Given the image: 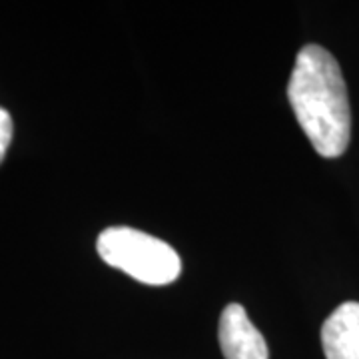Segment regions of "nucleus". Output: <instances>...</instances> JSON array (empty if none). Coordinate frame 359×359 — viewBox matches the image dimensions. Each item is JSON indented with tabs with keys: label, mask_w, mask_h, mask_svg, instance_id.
I'll list each match as a JSON object with an SVG mask.
<instances>
[{
	"label": "nucleus",
	"mask_w": 359,
	"mask_h": 359,
	"mask_svg": "<svg viewBox=\"0 0 359 359\" xmlns=\"http://www.w3.org/2000/svg\"><path fill=\"white\" fill-rule=\"evenodd\" d=\"M287 98L304 134L323 158H337L351 138V110L341 68L318 44L304 46L295 58Z\"/></svg>",
	"instance_id": "obj_1"
},
{
	"label": "nucleus",
	"mask_w": 359,
	"mask_h": 359,
	"mask_svg": "<svg viewBox=\"0 0 359 359\" xmlns=\"http://www.w3.org/2000/svg\"><path fill=\"white\" fill-rule=\"evenodd\" d=\"M96 248L108 266L122 269L136 282L168 285L182 273L176 250L146 231L126 226L106 228L98 236Z\"/></svg>",
	"instance_id": "obj_2"
},
{
	"label": "nucleus",
	"mask_w": 359,
	"mask_h": 359,
	"mask_svg": "<svg viewBox=\"0 0 359 359\" xmlns=\"http://www.w3.org/2000/svg\"><path fill=\"white\" fill-rule=\"evenodd\" d=\"M219 347L226 359H268V344L240 304H230L219 318Z\"/></svg>",
	"instance_id": "obj_3"
},
{
	"label": "nucleus",
	"mask_w": 359,
	"mask_h": 359,
	"mask_svg": "<svg viewBox=\"0 0 359 359\" xmlns=\"http://www.w3.org/2000/svg\"><path fill=\"white\" fill-rule=\"evenodd\" d=\"M325 359H359V304L346 302L321 327Z\"/></svg>",
	"instance_id": "obj_4"
},
{
	"label": "nucleus",
	"mask_w": 359,
	"mask_h": 359,
	"mask_svg": "<svg viewBox=\"0 0 359 359\" xmlns=\"http://www.w3.org/2000/svg\"><path fill=\"white\" fill-rule=\"evenodd\" d=\"M13 116L8 114V110L0 108V162L4 160L6 156V150L13 142Z\"/></svg>",
	"instance_id": "obj_5"
}]
</instances>
